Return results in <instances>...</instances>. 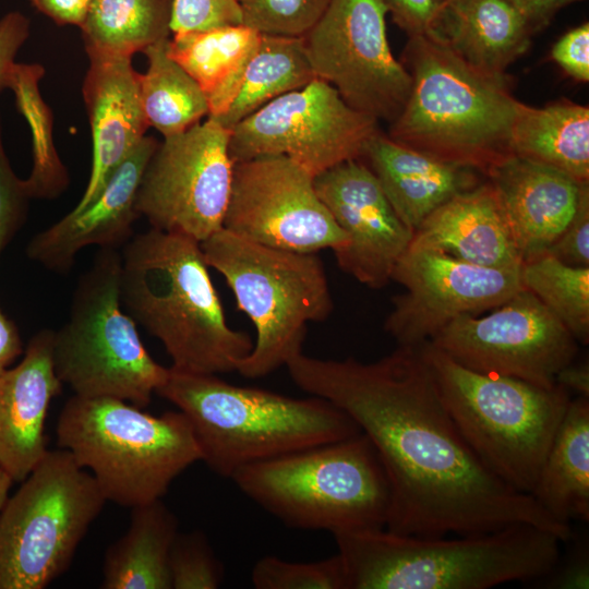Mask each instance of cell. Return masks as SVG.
Returning a JSON list of instances; mask_svg holds the SVG:
<instances>
[{
	"mask_svg": "<svg viewBox=\"0 0 589 589\" xmlns=\"http://www.w3.org/2000/svg\"><path fill=\"white\" fill-rule=\"evenodd\" d=\"M285 366L299 388L341 409L372 443L389 484L387 530L444 537L528 524L570 539V526L502 482L473 454L420 346H398L373 362L301 352Z\"/></svg>",
	"mask_w": 589,
	"mask_h": 589,
	"instance_id": "6da1fadb",
	"label": "cell"
},
{
	"mask_svg": "<svg viewBox=\"0 0 589 589\" xmlns=\"http://www.w3.org/2000/svg\"><path fill=\"white\" fill-rule=\"evenodd\" d=\"M121 303L164 346L175 370L221 374L237 370L253 340L229 326L199 241L151 228L121 252Z\"/></svg>",
	"mask_w": 589,
	"mask_h": 589,
	"instance_id": "7a4b0ae2",
	"label": "cell"
},
{
	"mask_svg": "<svg viewBox=\"0 0 589 589\" xmlns=\"http://www.w3.org/2000/svg\"><path fill=\"white\" fill-rule=\"evenodd\" d=\"M333 534L348 589H488L539 579L557 567L563 542L528 524L455 538L386 528Z\"/></svg>",
	"mask_w": 589,
	"mask_h": 589,
	"instance_id": "3957f363",
	"label": "cell"
},
{
	"mask_svg": "<svg viewBox=\"0 0 589 589\" xmlns=\"http://www.w3.org/2000/svg\"><path fill=\"white\" fill-rule=\"evenodd\" d=\"M189 420L201 460L231 478L242 467L359 434L330 401L237 386L216 374L169 368L156 392Z\"/></svg>",
	"mask_w": 589,
	"mask_h": 589,
	"instance_id": "277c9868",
	"label": "cell"
},
{
	"mask_svg": "<svg viewBox=\"0 0 589 589\" xmlns=\"http://www.w3.org/2000/svg\"><path fill=\"white\" fill-rule=\"evenodd\" d=\"M404 65L411 87L388 136L484 177L513 155L510 135L522 103L505 77L483 74L434 35L409 37Z\"/></svg>",
	"mask_w": 589,
	"mask_h": 589,
	"instance_id": "5b68a950",
	"label": "cell"
},
{
	"mask_svg": "<svg viewBox=\"0 0 589 589\" xmlns=\"http://www.w3.org/2000/svg\"><path fill=\"white\" fill-rule=\"evenodd\" d=\"M462 438L495 477L531 495L570 401L560 385L467 369L429 341L419 345Z\"/></svg>",
	"mask_w": 589,
	"mask_h": 589,
	"instance_id": "8992f818",
	"label": "cell"
},
{
	"mask_svg": "<svg viewBox=\"0 0 589 589\" xmlns=\"http://www.w3.org/2000/svg\"><path fill=\"white\" fill-rule=\"evenodd\" d=\"M142 409L117 398L73 395L56 425L58 446L91 471L106 501L130 508L161 498L201 460L180 410L152 416Z\"/></svg>",
	"mask_w": 589,
	"mask_h": 589,
	"instance_id": "52a82bcc",
	"label": "cell"
},
{
	"mask_svg": "<svg viewBox=\"0 0 589 589\" xmlns=\"http://www.w3.org/2000/svg\"><path fill=\"white\" fill-rule=\"evenodd\" d=\"M230 479L292 528L335 533L386 527L388 480L372 443L361 432L248 465Z\"/></svg>",
	"mask_w": 589,
	"mask_h": 589,
	"instance_id": "ba28073f",
	"label": "cell"
},
{
	"mask_svg": "<svg viewBox=\"0 0 589 589\" xmlns=\"http://www.w3.org/2000/svg\"><path fill=\"white\" fill-rule=\"evenodd\" d=\"M200 244L206 264L224 277L255 328L253 348L236 371L248 378L263 377L303 352L308 324L325 321L333 311L322 260L315 253L266 247L224 228Z\"/></svg>",
	"mask_w": 589,
	"mask_h": 589,
	"instance_id": "9c48e42d",
	"label": "cell"
},
{
	"mask_svg": "<svg viewBox=\"0 0 589 589\" xmlns=\"http://www.w3.org/2000/svg\"><path fill=\"white\" fill-rule=\"evenodd\" d=\"M121 266L118 249L97 252L79 279L68 321L53 330L52 363L76 396L111 397L145 408L169 368L148 353L122 306Z\"/></svg>",
	"mask_w": 589,
	"mask_h": 589,
	"instance_id": "30bf717a",
	"label": "cell"
},
{
	"mask_svg": "<svg viewBox=\"0 0 589 589\" xmlns=\"http://www.w3.org/2000/svg\"><path fill=\"white\" fill-rule=\"evenodd\" d=\"M106 502L68 450H48L0 513V589H44L61 576Z\"/></svg>",
	"mask_w": 589,
	"mask_h": 589,
	"instance_id": "8fae6325",
	"label": "cell"
},
{
	"mask_svg": "<svg viewBox=\"0 0 589 589\" xmlns=\"http://www.w3.org/2000/svg\"><path fill=\"white\" fill-rule=\"evenodd\" d=\"M230 130L207 117L164 137L143 172L136 208L152 228L200 243L223 228L233 171Z\"/></svg>",
	"mask_w": 589,
	"mask_h": 589,
	"instance_id": "7c38bea8",
	"label": "cell"
},
{
	"mask_svg": "<svg viewBox=\"0 0 589 589\" xmlns=\"http://www.w3.org/2000/svg\"><path fill=\"white\" fill-rule=\"evenodd\" d=\"M378 121L350 107L325 81L314 79L284 94L230 130L233 163L285 156L316 176L360 158Z\"/></svg>",
	"mask_w": 589,
	"mask_h": 589,
	"instance_id": "4fadbf2b",
	"label": "cell"
},
{
	"mask_svg": "<svg viewBox=\"0 0 589 589\" xmlns=\"http://www.w3.org/2000/svg\"><path fill=\"white\" fill-rule=\"evenodd\" d=\"M381 0H332L303 37L316 79L353 109L392 123L401 112L411 76L393 55Z\"/></svg>",
	"mask_w": 589,
	"mask_h": 589,
	"instance_id": "5bb4252c",
	"label": "cell"
},
{
	"mask_svg": "<svg viewBox=\"0 0 589 589\" xmlns=\"http://www.w3.org/2000/svg\"><path fill=\"white\" fill-rule=\"evenodd\" d=\"M429 342L472 371L549 388L578 351L564 324L526 289L488 314L456 318Z\"/></svg>",
	"mask_w": 589,
	"mask_h": 589,
	"instance_id": "9a60e30c",
	"label": "cell"
},
{
	"mask_svg": "<svg viewBox=\"0 0 589 589\" xmlns=\"http://www.w3.org/2000/svg\"><path fill=\"white\" fill-rule=\"evenodd\" d=\"M223 228L250 241L298 253L336 252L348 237L320 199L314 176L285 156L233 164Z\"/></svg>",
	"mask_w": 589,
	"mask_h": 589,
	"instance_id": "2e32d148",
	"label": "cell"
},
{
	"mask_svg": "<svg viewBox=\"0 0 589 589\" xmlns=\"http://www.w3.org/2000/svg\"><path fill=\"white\" fill-rule=\"evenodd\" d=\"M520 267H484L409 248L392 273L405 291L392 299L384 329L398 346L429 341L456 318L483 314L522 290Z\"/></svg>",
	"mask_w": 589,
	"mask_h": 589,
	"instance_id": "e0dca14e",
	"label": "cell"
},
{
	"mask_svg": "<svg viewBox=\"0 0 589 589\" xmlns=\"http://www.w3.org/2000/svg\"><path fill=\"white\" fill-rule=\"evenodd\" d=\"M315 190L348 237L334 252L338 266L373 289L385 287L413 238L378 180L361 159L340 163L314 177Z\"/></svg>",
	"mask_w": 589,
	"mask_h": 589,
	"instance_id": "ac0fdd59",
	"label": "cell"
},
{
	"mask_svg": "<svg viewBox=\"0 0 589 589\" xmlns=\"http://www.w3.org/2000/svg\"><path fill=\"white\" fill-rule=\"evenodd\" d=\"M158 143L155 137L145 135L88 205L71 211L36 233L26 247L29 260L48 271L67 274L80 251L87 247L123 248L134 236L133 224L141 217L136 194Z\"/></svg>",
	"mask_w": 589,
	"mask_h": 589,
	"instance_id": "d6986e66",
	"label": "cell"
},
{
	"mask_svg": "<svg viewBox=\"0 0 589 589\" xmlns=\"http://www.w3.org/2000/svg\"><path fill=\"white\" fill-rule=\"evenodd\" d=\"M522 263L549 250L566 229L589 182L510 155L485 175Z\"/></svg>",
	"mask_w": 589,
	"mask_h": 589,
	"instance_id": "ffe728a7",
	"label": "cell"
},
{
	"mask_svg": "<svg viewBox=\"0 0 589 589\" xmlns=\"http://www.w3.org/2000/svg\"><path fill=\"white\" fill-rule=\"evenodd\" d=\"M53 330L37 332L22 360L0 372V466L22 482L48 452L45 424L63 384L52 363Z\"/></svg>",
	"mask_w": 589,
	"mask_h": 589,
	"instance_id": "44dd1931",
	"label": "cell"
},
{
	"mask_svg": "<svg viewBox=\"0 0 589 589\" xmlns=\"http://www.w3.org/2000/svg\"><path fill=\"white\" fill-rule=\"evenodd\" d=\"M82 94L93 144L89 178L72 211L88 205L148 128L140 95V73L130 57L88 56Z\"/></svg>",
	"mask_w": 589,
	"mask_h": 589,
	"instance_id": "7402d4cb",
	"label": "cell"
},
{
	"mask_svg": "<svg viewBox=\"0 0 589 589\" xmlns=\"http://www.w3.org/2000/svg\"><path fill=\"white\" fill-rule=\"evenodd\" d=\"M409 248L436 250L484 267L517 268L522 264L486 178L433 211L414 230Z\"/></svg>",
	"mask_w": 589,
	"mask_h": 589,
	"instance_id": "603a6c76",
	"label": "cell"
},
{
	"mask_svg": "<svg viewBox=\"0 0 589 589\" xmlns=\"http://www.w3.org/2000/svg\"><path fill=\"white\" fill-rule=\"evenodd\" d=\"M360 158L413 232L442 204L483 181V175L473 168L441 160L380 131L368 141Z\"/></svg>",
	"mask_w": 589,
	"mask_h": 589,
	"instance_id": "cb8c5ba5",
	"label": "cell"
},
{
	"mask_svg": "<svg viewBox=\"0 0 589 589\" xmlns=\"http://www.w3.org/2000/svg\"><path fill=\"white\" fill-rule=\"evenodd\" d=\"M531 29L507 0H453L442 7L434 31L474 70L505 77L530 47Z\"/></svg>",
	"mask_w": 589,
	"mask_h": 589,
	"instance_id": "d4e9b609",
	"label": "cell"
},
{
	"mask_svg": "<svg viewBox=\"0 0 589 589\" xmlns=\"http://www.w3.org/2000/svg\"><path fill=\"white\" fill-rule=\"evenodd\" d=\"M531 496L558 524L589 520V398L570 399Z\"/></svg>",
	"mask_w": 589,
	"mask_h": 589,
	"instance_id": "484cf974",
	"label": "cell"
},
{
	"mask_svg": "<svg viewBox=\"0 0 589 589\" xmlns=\"http://www.w3.org/2000/svg\"><path fill=\"white\" fill-rule=\"evenodd\" d=\"M261 35L238 24L169 38L167 51L204 92L208 117H220L231 105Z\"/></svg>",
	"mask_w": 589,
	"mask_h": 589,
	"instance_id": "4316f807",
	"label": "cell"
},
{
	"mask_svg": "<svg viewBox=\"0 0 589 589\" xmlns=\"http://www.w3.org/2000/svg\"><path fill=\"white\" fill-rule=\"evenodd\" d=\"M178 526L161 498L132 507L129 529L106 551L100 587L171 589L169 554Z\"/></svg>",
	"mask_w": 589,
	"mask_h": 589,
	"instance_id": "83f0119b",
	"label": "cell"
},
{
	"mask_svg": "<svg viewBox=\"0 0 589 589\" xmlns=\"http://www.w3.org/2000/svg\"><path fill=\"white\" fill-rule=\"evenodd\" d=\"M510 151L589 182V108L569 100L542 108L522 104L512 130Z\"/></svg>",
	"mask_w": 589,
	"mask_h": 589,
	"instance_id": "f1b7e54d",
	"label": "cell"
},
{
	"mask_svg": "<svg viewBox=\"0 0 589 589\" xmlns=\"http://www.w3.org/2000/svg\"><path fill=\"white\" fill-rule=\"evenodd\" d=\"M172 0H91L80 26L87 56L130 57L169 38Z\"/></svg>",
	"mask_w": 589,
	"mask_h": 589,
	"instance_id": "f546056e",
	"label": "cell"
},
{
	"mask_svg": "<svg viewBox=\"0 0 589 589\" xmlns=\"http://www.w3.org/2000/svg\"><path fill=\"white\" fill-rule=\"evenodd\" d=\"M314 79L303 37L262 34L235 99L224 115L214 119L231 130L264 105Z\"/></svg>",
	"mask_w": 589,
	"mask_h": 589,
	"instance_id": "4dcf8cb0",
	"label": "cell"
},
{
	"mask_svg": "<svg viewBox=\"0 0 589 589\" xmlns=\"http://www.w3.org/2000/svg\"><path fill=\"white\" fill-rule=\"evenodd\" d=\"M168 40L143 51L148 67L140 74L141 103L147 124L164 137L184 132L209 115L200 85L169 56Z\"/></svg>",
	"mask_w": 589,
	"mask_h": 589,
	"instance_id": "1f68e13d",
	"label": "cell"
},
{
	"mask_svg": "<svg viewBox=\"0 0 589 589\" xmlns=\"http://www.w3.org/2000/svg\"><path fill=\"white\" fill-rule=\"evenodd\" d=\"M43 75L40 64L15 62L8 87L14 92L17 107L33 132V168L25 179L29 196L51 200L68 188L69 175L55 149L50 110L38 89Z\"/></svg>",
	"mask_w": 589,
	"mask_h": 589,
	"instance_id": "d6a6232c",
	"label": "cell"
},
{
	"mask_svg": "<svg viewBox=\"0 0 589 589\" xmlns=\"http://www.w3.org/2000/svg\"><path fill=\"white\" fill-rule=\"evenodd\" d=\"M522 288L533 293L577 342L589 341V266H570L544 253L524 262Z\"/></svg>",
	"mask_w": 589,
	"mask_h": 589,
	"instance_id": "836d02e7",
	"label": "cell"
},
{
	"mask_svg": "<svg viewBox=\"0 0 589 589\" xmlns=\"http://www.w3.org/2000/svg\"><path fill=\"white\" fill-rule=\"evenodd\" d=\"M251 580L256 589H348L346 569L338 553L308 563L264 556L254 564Z\"/></svg>",
	"mask_w": 589,
	"mask_h": 589,
	"instance_id": "e575fe53",
	"label": "cell"
},
{
	"mask_svg": "<svg viewBox=\"0 0 589 589\" xmlns=\"http://www.w3.org/2000/svg\"><path fill=\"white\" fill-rule=\"evenodd\" d=\"M332 0H243L242 24L263 35L304 37Z\"/></svg>",
	"mask_w": 589,
	"mask_h": 589,
	"instance_id": "d590c367",
	"label": "cell"
},
{
	"mask_svg": "<svg viewBox=\"0 0 589 589\" xmlns=\"http://www.w3.org/2000/svg\"><path fill=\"white\" fill-rule=\"evenodd\" d=\"M171 589H216L224 567L206 536L194 530L176 536L169 554Z\"/></svg>",
	"mask_w": 589,
	"mask_h": 589,
	"instance_id": "8d00e7d4",
	"label": "cell"
},
{
	"mask_svg": "<svg viewBox=\"0 0 589 589\" xmlns=\"http://www.w3.org/2000/svg\"><path fill=\"white\" fill-rule=\"evenodd\" d=\"M238 24H242L239 0H172L173 35Z\"/></svg>",
	"mask_w": 589,
	"mask_h": 589,
	"instance_id": "74e56055",
	"label": "cell"
},
{
	"mask_svg": "<svg viewBox=\"0 0 589 589\" xmlns=\"http://www.w3.org/2000/svg\"><path fill=\"white\" fill-rule=\"evenodd\" d=\"M29 200L25 179L15 175L5 154L0 121V256L24 225Z\"/></svg>",
	"mask_w": 589,
	"mask_h": 589,
	"instance_id": "f35d334b",
	"label": "cell"
},
{
	"mask_svg": "<svg viewBox=\"0 0 589 589\" xmlns=\"http://www.w3.org/2000/svg\"><path fill=\"white\" fill-rule=\"evenodd\" d=\"M546 253L570 266H589V185L573 219Z\"/></svg>",
	"mask_w": 589,
	"mask_h": 589,
	"instance_id": "ab89813d",
	"label": "cell"
},
{
	"mask_svg": "<svg viewBox=\"0 0 589 589\" xmlns=\"http://www.w3.org/2000/svg\"><path fill=\"white\" fill-rule=\"evenodd\" d=\"M409 37L433 33L442 5L437 0H381Z\"/></svg>",
	"mask_w": 589,
	"mask_h": 589,
	"instance_id": "60d3db41",
	"label": "cell"
},
{
	"mask_svg": "<svg viewBox=\"0 0 589 589\" xmlns=\"http://www.w3.org/2000/svg\"><path fill=\"white\" fill-rule=\"evenodd\" d=\"M552 59L574 80L589 81V24L565 33L553 46Z\"/></svg>",
	"mask_w": 589,
	"mask_h": 589,
	"instance_id": "b9f144b4",
	"label": "cell"
},
{
	"mask_svg": "<svg viewBox=\"0 0 589 589\" xmlns=\"http://www.w3.org/2000/svg\"><path fill=\"white\" fill-rule=\"evenodd\" d=\"M29 32V20L19 11H11L0 19V92L8 88L16 55Z\"/></svg>",
	"mask_w": 589,
	"mask_h": 589,
	"instance_id": "7bdbcfd3",
	"label": "cell"
},
{
	"mask_svg": "<svg viewBox=\"0 0 589 589\" xmlns=\"http://www.w3.org/2000/svg\"><path fill=\"white\" fill-rule=\"evenodd\" d=\"M43 14L59 25L81 26L91 0H29Z\"/></svg>",
	"mask_w": 589,
	"mask_h": 589,
	"instance_id": "ee69618b",
	"label": "cell"
},
{
	"mask_svg": "<svg viewBox=\"0 0 589 589\" xmlns=\"http://www.w3.org/2000/svg\"><path fill=\"white\" fill-rule=\"evenodd\" d=\"M526 20L531 32L545 26L562 8L580 0H507Z\"/></svg>",
	"mask_w": 589,
	"mask_h": 589,
	"instance_id": "f6af8a7d",
	"label": "cell"
},
{
	"mask_svg": "<svg viewBox=\"0 0 589 589\" xmlns=\"http://www.w3.org/2000/svg\"><path fill=\"white\" fill-rule=\"evenodd\" d=\"M24 345L15 323L0 309V372L10 368L24 353Z\"/></svg>",
	"mask_w": 589,
	"mask_h": 589,
	"instance_id": "bcb514c9",
	"label": "cell"
},
{
	"mask_svg": "<svg viewBox=\"0 0 589 589\" xmlns=\"http://www.w3.org/2000/svg\"><path fill=\"white\" fill-rule=\"evenodd\" d=\"M555 384L565 388L568 393L574 392L579 397L589 398V364L588 362L574 363L562 368L556 376Z\"/></svg>",
	"mask_w": 589,
	"mask_h": 589,
	"instance_id": "7dc6e473",
	"label": "cell"
},
{
	"mask_svg": "<svg viewBox=\"0 0 589 589\" xmlns=\"http://www.w3.org/2000/svg\"><path fill=\"white\" fill-rule=\"evenodd\" d=\"M12 483L13 480L0 466V513L9 497V490Z\"/></svg>",
	"mask_w": 589,
	"mask_h": 589,
	"instance_id": "c3c4849f",
	"label": "cell"
},
{
	"mask_svg": "<svg viewBox=\"0 0 589 589\" xmlns=\"http://www.w3.org/2000/svg\"><path fill=\"white\" fill-rule=\"evenodd\" d=\"M437 1H438V2L441 3V5L443 7V5H445L446 3H448V2H450V1H453V0H437Z\"/></svg>",
	"mask_w": 589,
	"mask_h": 589,
	"instance_id": "681fc988",
	"label": "cell"
},
{
	"mask_svg": "<svg viewBox=\"0 0 589 589\" xmlns=\"http://www.w3.org/2000/svg\"><path fill=\"white\" fill-rule=\"evenodd\" d=\"M240 2H242L243 0H239Z\"/></svg>",
	"mask_w": 589,
	"mask_h": 589,
	"instance_id": "f907efd6",
	"label": "cell"
}]
</instances>
